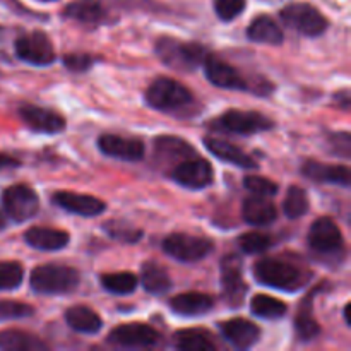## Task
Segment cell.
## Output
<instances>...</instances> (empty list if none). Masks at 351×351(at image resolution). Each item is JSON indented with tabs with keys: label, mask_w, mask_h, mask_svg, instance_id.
Returning <instances> with one entry per match:
<instances>
[{
	"label": "cell",
	"mask_w": 351,
	"mask_h": 351,
	"mask_svg": "<svg viewBox=\"0 0 351 351\" xmlns=\"http://www.w3.org/2000/svg\"><path fill=\"white\" fill-rule=\"evenodd\" d=\"M283 211L290 219H297L307 215L308 211L307 192H305L302 187H298V185H291L287 192V197H285Z\"/></svg>",
	"instance_id": "cell-31"
},
{
	"label": "cell",
	"mask_w": 351,
	"mask_h": 351,
	"mask_svg": "<svg viewBox=\"0 0 351 351\" xmlns=\"http://www.w3.org/2000/svg\"><path fill=\"white\" fill-rule=\"evenodd\" d=\"M242 215L249 225L252 226H267L276 219V206L266 197V195H256L247 197L242 206Z\"/></svg>",
	"instance_id": "cell-22"
},
{
	"label": "cell",
	"mask_w": 351,
	"mask_h": 351,
	"mask_svg": "<svg viewBox=\"0 0 351 351\" xmlns=\"http://www.w3.org/2000/svg\"><path fill=\"white\" fill-rule=\"evenodd\" d=\"M156 153L161 154V158L168 160V158H187V154H194V149L191 147V144L184 143L182 139L171 136H163L156 139Z\"/></svg>",
	"instance_id": "cell-33"
},
{
	"label": "cell",
	"mask_w": 351,
	"mask_h": 351,
	"mask_svg": "<svg viewBox=\"0 0 351 351\" xmlns=\"http://www.w3.org/2000/svg\"><path fill=\"white\" fill-rule=\"evenodd\" d=\"M19 117L31 130L40 134H58L65 129V119L57 112L36 105H23Z\"/></svg>",
	"instance_id": "cell-15"
},
{
	"label": "cell",
	"mask_w": 351,
	"mask_h": 351,
	"mask_svg": "<svg viewBox=\"0 0 351 351\" xmlns=\"http://www.w3.org/2000/svg\"><path fill=\"white\" fill-rule=\"evenodd\" d=\"M156 53L168 67L177 71H194L195 67L202 65L204 58L209 55L201 45L185 43L170 36H163L158 41Z\"/></svg>",
	"instance_id": "cell-4"
},
{
	"label": "cell",
	"mask_w": 351,
	"mask_h": 351,
	"mask_svg": "<svg viewBox=\"0 0 351 351\" xmlns=\"http://www.w3.org/2000/svg\"><path fill=\"white\" fill-rule=\"evenodd\" d=\"M3 225V221H2V216H0V226H2Z\"/></svg>",
	"instance_id": "cell-46"
},
{
	"label": "cell",
	"mask_w": 351,
	"mask_h": 351,
	"mask_svg": "<svg viewBox=\"0 0 351 351\" xmlns=\"http://www.w3.org/2000/svg\"><path fill=\"white\" fill-rule=\"evenodd\" d=\"M295 331H297V336L302 341H311V339H314L321 332L317 321L312 317L311 308H302L300 314L297 315V319H295Z\"/></svg>",
	"instance_id": "cell-37"
},
{
	"label": "cell",
	"mask_w": 351,
	"mask_h": 351,
	"mask_svg": "<svg viewBox=\"0 0 351 351\" xmlns=\"http://www.w3.org/2000/svg\"><path fill=\"white\" fill-rule=\"evenodd\" d=\"M247 36L250 41L264 45H281L285 40L283 29L280 24L269 16H259L250 23L249 29H247Z\"/></svg>",
	"instance_id": "cell-24"
},
{
	"label": "cell",
	"mask_w": 351,
	"mask_h": 351,
	"mask_svg": "<svg viewBox=\"0 0 351 351\" xmlns=\"http://www.w3.org/2000/svg\"><path fill=\"white\" fill-rule=\"evenodd\" d=\"M141 283L146 288V291L153 295H163L170 291L171 288V278L167 273L163 266L158 263H144L143 271H141Z\"/></svg>",
	"instance_id": "cell-26"
},
{
	"label": "cell",
	"mask_w": 351,
	"mask_h": 351,
	"mask_svg": "<svg viewBox=\"0 0 351 351\" xmlns=\"http://www.w3.org/2000/svg\"><path fill=\"white\" fill-rule=\"evenodd\" d=\"M343 315H345L346 326H351V321H350V304L345 307V312H343Z\"/></svg>",
	"instance_id": "cell-44"
},
{
	"label": "cell",
	"mask_w": 351,
	"mask_h": 351,
	"mask_svg": "<svg viewBox=\"0 0 351 351\" xmlns=\"http://www.w3.org/2000/svg\"><path fill=\"white\" fill-rule=\"evenodd\" d=\"M14 50L21 60L31 65H50L55 62V50L50 38L43 31H33L29 34L17 38Z\"/></svg>",
	"instance_id": "cell-10"
},
{
	"label": "cell",
	"mask_w": 351,
	"mask_h": 351,
	"mask_svg": "<svg viewBox=\"0 0 351 351\" xmlns=\"http://www.w3.org/2000/svg\"><path fill=\"white\" fill-rule=\"evenodd\" d=\"M33 307L21 302H0V321L23 319L33 315Z\"/></svg>",
	"instance_id": "cell-40"
},
{
	"label": "cell",
	"mask_w": 351,
	"mask_h": 351,
	"mask_svg": "<svg viewBox=\"0 0 351 351\" xmlns=\"http://www.w3.org/2000/svg\"><path fill=\"white\" fill-rule=\"evenodd\" d=\"M202 67H204L206 77L209 79V82L218 86V88L237 89V91H247L249 89L245 77L233 65L219 60L215 55H208L202 62Z\"/></svg>",
	"instance_id": "cell-13"
},
{
	"label": "cell",
	"mask_w": 351,
	"mask_h": 351,
	"mask_svg": "<svg viewBox=\"0 0 351 351\" xmlns=\"http://www.w3.org/2000/svg\"><path fill=\"white\" fill-rule=\"evenodd\" d=\"M254 276L261 285L283 291H297L305 285L298 267L278 259H261L254 264Z\"/></svg>",
	"instance_id": "cell-2"
},
{
	"label": "cell",
	"mask_w": 351,
	"mask_h": 351,
	"mask_svg": "<svg viewBox=\"0 0 351 351\" xmlns=\"http://www.w3.org/2000/svg\"><path fill=\"white\" fill-rule=\"evenodd\" d=\"M0 57H3V29L0 27Z\"/></svg>",
	"instance_id": "cell-45"
},
{
	"label": "cell",
	"mask_w": 351,
	"mask_h": 351,
	"mask_svg": "<svg viewBox=\"0 0 351 351\" xmlns=\"http://www.w3.org/2000/svg\"><path fill=\"white\" fill-rule=\"evenodd\" d=\"M219 331L235 348L247 350L256 345L261 338V329L247 319H230L219 324Z\"/></svg>",
	"instance_id": "cell-17"
},
{
	"label": "cell",
	"mask_w": 351,
	"mask_h": 351,
	"mask_svg": "<svg viewBox=\"0 0 351 351\" xmlns=\"http://www.w3.org/2000/svg\"><path fill=\"white\" fill-rule=\"evenodd\" d=\"M108 341L117 346H125V348H147L160 341V332L147 324L132 322V324H122L112 329Z\"/></svg>",
	"instance_id": "cell-11"
},
{
	"label": "cell",
	"mask_w": 351,
	"mask_h": 351,
	"mask_svg": "<svg viewBox=\"0 0 351 351\" xmlns=\"http://www.w3.org/2000/svg\"><path fill=\"white\" fill-rule=\"evenodd\" d=\"M175 346L184 351H213L216 348L204 331L199 329H184L173 336Z\"/></svg>",
	"instance_id": "cell-28"
},
{
	"label": "cell",
	"mask_w": 351,
	"mask_h": 351,
	"mask_svg": "<svg viewBox=\"0 0 351 351\" xmlns=\"http://www.w3.org/2000/svg\"><path fill=\"white\" fill-rule=\"evenodd\" d=\"M221 283L225 297L232 305H239L243 302L247 287L242 278V264L237 257L230 256L221 264Z\"/></svg>",
	"instance_id": "cell-18"
},
{
	"label": "cell",
	"mask_w": 351,
	"mask_h": 351,
	"mask_svg": "<svg viewBox=\"0 0 351 351\" xmlns=\"http://www.w3.org/2000/svg\"><path fill=\"white\" fill-rule=\"evenodd\" d=\"M194 101L191 89L170 77H158L146 89V103L160 112H177Z\"/></svg>",
	"instance_id": "cell-3"
},
{
	"label": "cell",
	"mask_w": 351,
	"mask_h": 351,
	"mask_svg": "<svg viewBox=\"0 0 351 351\" xmlns=\"http://www.w3.org/2000/svg\"><path fill=\"white\" fill-rule=\"evenodd\" d=\"M53 202L58 208L79 216H98L106 209V204L98 197L75 192H55Z\"/></svg>",
	"instance_id": "cell-16"
},
{
	"label": "cell",
	"mask_w": 351,
	"mask_h": 351,
	"mask_svg": "<svg viewBox=\"0 0 351 351\" xmlns=\"http://www.w3.org/2000/svg\"><path fill=\"white\" fill-rule=\"evenodd\" d=\"M239 245L245 254H263L273 245V239L266 233L250 232L240 237Z\"/></svg>",
	"instance_id": "cell-36"
},
{
	"label": "cell",
	"mask_w": 351,
	"mask_h": 351,
	"mask_svg": "<svg viewBox=\"0 0 351 351\" xmlns=\"http://www.w3.org/2000/svg\"><path fill=\"white\" fill-rule=\"evenodd\" d=\"M24 240L33 249L53 252V250H60L67 247L71 237L64 230L50 228V226H33V228L24 233Z\"/></svg>",
	"instance_id": "cell-19"
},
{
	"label": "cell",
	"mask_w": 351,
	"mask_h": 351,
	"mask_svg": "<svg viewBox=\"0 0 351 351\" xmlns=\"http://www.w3.org/2000/svg\"><path fill=\"white\" fill-rule=\"evenodd\" d=\"M250 311L254 315L261 319H281L287 314L288 307L285 302L278 300V298L267 297V295H256L250 302Z\"/></svg>",
	"instance_id": "cell-30"
},
{
	"label": "cell",
	"mask_w": 351,
	"mask_h": 351,
	"mask_svg": "<svg viewBox=\"0 0 351 351\" xmlns=\"http://www.w3.org/2000/svg\"><path fill=\"white\" fill-rule=\"evenodd\" d=\"M204 146L209 153L215 154L221 161H226V163L245 168V170H256L257 168V161L250 154H247L245 151H242L235 144L228 143V141L216 139V137H206Z\"/></svg>",
	"instance_id": "cell-21"
},
{
	"label": "cell",
	"mask_w": 351,
	"mask_h": 351,
	"mask_svg": "<svg viewBox=\"0 0 351 351\" xmlns=\"http://www.w3.org/2000/svg\"><path fill=\"white\" fill-rule=\"evenodd\" d=\"M79 281L81 276L74 267L60 264L40 266L31 273V288L41 295L71 293L79 287Z\"/></svg>",
	"instance_id": "cell-1"
},
{
	"label": "cell",
	"mask_w": 351,
	"mask_h": 351,
	"mask_svg": "<svg viewBox=\"0 0 351 351\" xmlns=\"http://www.w3.org/2000/svg\"><path fill=\"white\" fill-rule=\"evenodd\" d=\"M64 16L82 24H98L105 17V10L96 2H75L67 5Z\"/></svg>",
	"instance_id": "cell-29"
},
{
	"label": "cell",
	"mask_w": 351,
	"mask_h": 351,
	"mask_svg": "<svg viewBox=\"0 0 351 351\" xmlns=\"http://www.w3.org/2000/svg\"><path fill=\"white\" fill-rule=\"evenodd\" d=\"M65 321L74 331L84 332V335H96L101 329V317L93 308L86 305H75L65 312Z\"/></svg>",
	"instance_id": "cell-25"
},
{
	"label": "cell",
	"mask_w": 351,
	"mask_h": 351,
	"mask_svg": "<svg viewBox=\"0 0 351 351\" xmlns=\"http://www.w3.org/2000/svg\"><path fill=\"white\" fill-rule=\"evenodd\" d=\"M163 250L180 263H197L213 252V242L202 237L173 233L163 240Z\"/></svg>",
	"instance_id": "cell-7"
},
{
	"label": "cell",
	"mask_w": 351,
	"mask_h": 351,
	"mask_svg": "<svg viewBox=\"0 0 351 351\" xmlns=\"http://www.w3.org/2000/svg\"><path fill=\"white\" fill-rule=\"evenodd\" d=\"M245 0H215V10L219 19L233 21L245 9Z\"/></svg>",
	"instance_id": "cell-39"
},
{
	"label": "cell",
	"mask_w": 351,
	"mask_h": 351,
	"mask_svg": "<svg viewBox=\"0 0 351 351\" xmlns=\"http://www.w3.org/2000/svg\"><path fill=\"white\" fill-rule=\"evenodd\" d=\"M2 204L5 209V215L16 223L31 219L40 208L36 192L23 184L5 189L2 194Z\"/></svg>",
	"instance_id": "cell-9"
},
{
	"label": "cell",
	"mask_w": 351,
	"mask_h": 351,
	"mask_svg": "<svg viewBox=\"0 0 351 351\" xmlns=\"http://www.w3.org/2000/svg\"><path fill=\"white\" fill-rule=\"evenodd\" d=\"M171 178L182 187L199 191V189H206L208 185H211L215 175H213V167L208 160H202V158L189 160L187 158L173 168Z\"/></svg>",
	"instance_id": "cell-12"
},
{
	"label": "cell",
	"mask_w": 351,
	"mask_h": 351,
	"mask_svg": "<svg viewBox=\"0 0 351 351\" xmlns=\"http://www.w3.org/2000/svg\"><path fill=\"white\" fill-rule=\"evenodd\" d=\"M10 167H19V161L7 156V154L0 153V170H3V168H10Z\"/></svg>",
	"instance_id": "cell-43"
},
{
	"label": "cell",
	"mask_w": 351,
	"mask_h": 351,
	"mask_svg": "<svg viewBox=\"0 0 351 351\" xmlns=\"http://www.w3.org/2000/svg\"><path fill=\"white\" fill-rule=\"evenodd\" d=\"M243 185L247 187V191L254 192L256 195H274L278 194V184L271 182L269 178L259 177V175H247L243 178Z\"/></svg>",
	"instance_id": "cell-38"
},
{
	"label": "cell",
	"mask_w": 351,
	"mask_h": 351,
	"mask_svg": "<svg viewBox=\"0 0 351 351\" xmlns=\"http://www.w3.org/2000/svg\"><path fill=\"white\" fill-rule=\"evenodd\" d=\"M280 16L288 27L305 36H321L328 29V19L311 3H290L281 10Z\"/></svg>",
	"instance_id": "cell-5"
},
{
	"label": "cell",
	"mask_w": 351,
	"mask_h": 351,
	"mask_svg": "<svg viewBox=\"0 0 351 351\" xmlns=\"http://www.w3.org/2000/svg\"><path fill=\"white\" fill-rule=\"evenodd\" d=\"M105 232L108 233L112 239L119 240L122 243H137V240L143 237V232L137 230L136 226L129 225V223L122 221V219H112V221L103 225Z\"/></svg>",
	"instance_id": "cell-34"
},
{
	"label": "cell",
	"mask_w": 351,
	"mask_h": 351,
	"mask_svg": "<svg viewBox=\"0 0 351 351\" xmlns=\"http://www.w3.org/2000/svg\"><path fill=\"white\" fill-rule=\"evenodd\" d=\"M215 305L209 295L197 293V291H189V293H180L170 300V308L178 315L185 317H197V315L208 314Z\"/></svg>",
	"instance_id": "cell-23"
},
{
	"label": "cell",
	"mask_w": 351,
	"mask_h": 351,
	"mask_svg": "<svg viewBox=\"0 0 351 351\" xmlns=\"http://www.w3.org/2000/svg\"><path fill=\"white\" fill-rule=\"evenodd\" d=\"M307 240L308 247L319 256L336 257L341 256L345 250V239H343L341 230L336 225L335 219L328 216L315 219L314 225L311 226Z\"/></svg>",
	"instance_id": "cell-6"
},
{
	"label": "cell",
	"mask_w": 351,
	"mask_h": 351,
	"mask_svg": "<svg viewBox=\"0 0 351 351\" xmlns=\"http://www.w3.org/2000/svg\"><path fill=\"white\" fill-rule=\"evenodd\" d=\"M216 129L226 130L232 134H242V136H250V134L266 132L273 129V120L267 119L266 115L259 112H242V110H228L223 113L215 123Z\"/></svg>",
	"instance_id": "cell-8"
},
{
	"label": "cell",
	"mask_w": 351,
	"mask_h": 351,
	"mask_svg": "<svg viewBox=\"0 0 351 351\" xmlns=\"http://www.w3.org/2000/svg\"><path fill=\"white\" fill-rule=\"evenodd\" d=\"M45 343L27 332L17 331V329H7L0 332V350L5 351H34L45 350Z\"/></svg>",
	"instance_id": "cell-27"
},
{
	"label": "cell",
	"mask_w": 351,
	"mask_h": 351,
	"mask_svg": "<svg viewBox=\"0 0 351 351\" xmlns=\"http://www.w3.org/2000/svg\"><path fill=\"white\" fill-rule=\"evenodd\" d=\"M302 173L314 182H326V184H336L341 187H350V168L343 165H326L315 160L305 161L302 167Z\"/></svg>",
	"instance_id": "cell-20"
},
{
	"label": "cell",
	"mask_w": 351,
	"mask_h": 351,
	"mask_svg": "<svg viewBox=\"0 0 351 351\" xmlns=\"http://www.w3.org/2000/svg\"><path fill=\"white\" fill-rule=\"evenodd\" d=\"M137 283L139 281L132 273H112L101 276V287L115 295L132 293L137 288Z\"/></svg>",
	"instance_id": "cell-32"
},
{
	"label": "cell",
	"mask_w": 351,
	"mask_h": 351,
	"mask_svg": "<svg viewBox=\"0 0 351 351\" xmlns=\"http://www.w3.org/2000/svg\"><path fill=\"white\" fill-rule=\"evenodd\" d=\"M65 67L74 72H82L93 65V58L88 53H69L64 57Z\"/></svg>",
	"instance_id": "cell-41"
},
{
	"label": "cell",
	"mask_w": 351,
	"mask_h": 351,
	"mask_svg": "<svg viewBox=\"0 0 351 351\" xmlns=\"http://www.w3.org/2000/svg\"><path fill=\"white\" fill-rule=\"evenodd\" d=\"M24 269L19 263L3 261L0 263V291L16 290L23 283Z\"/></svg>",
	"instance_id": "cell-35"
},
{
	"label": "cell",
	"mask_w": 351,
	"mask_h": 351,
	"mask_svg": "<svg viewBox=\"0 0 351 351\" xmlns=\"http://www.w3.org/2000/svg\"><path fill=\"white\" fill-rule=\"evenodd\" d=\"M98 147L106 156L119 158L123 161H141L146 151L143 141L136 137L115 136V134H103L98 139Z\"/></svg>",
	"instance_id": "cell-14"
},
{
	"label": "cell",
	"mask_w": 351,
	"mask_h": 351,
	"mask_svg": "<svg viewBox=\"0 0 351 351\" xmlns=\"http://www.w3.org/2000/svg\"><path fill=\"white\" fill-rule=\"evenodd\" d=\"M331 146L332 153L338 154V156L350 158L351 151V137L348 132H338L335 136H331Z\"/></svg>",
	"instance_id": "cell-42"
}]
</instances>
